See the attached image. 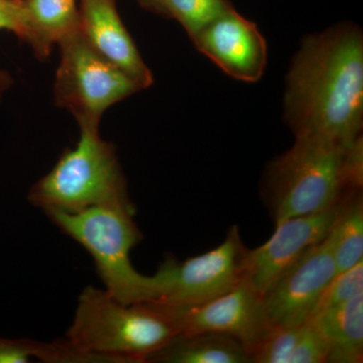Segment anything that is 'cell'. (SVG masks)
<instances>
[{"mask_svg":"<svg viewBox=\"0 0 363 363\" xmlns=\"http://www.w3.org/2000/svg\"><path fill=\"white\" fill-rule=\"evenodd\" d=\"M284 117L295 138L348 145L362 136L359 26L341 23L303 40L286 73Z\"/></svg>","mask_w":363,"mask_h":363,"instance_id":"1","label":"cell"},{"mask_svg":"<svg viewBox=\"0 0 363 363\" xmlns=\"http://www.w3.org/2000/svg\"><path fill=\"white\" fill-rule=\"evenodd\" d=\"M352 143L295 138L290 150L272 160L264 193L274 225L325 211L335 206L346 191L362 189L363 157Z\"/></svg>","mask_w":363,"mask_h":363,"instance_id":"2","label":"cell"},{"mask_svg":"<svg viewBox=\"0 0 363 363\" xmlns=\"http://www.w3.org/2000/svg\"><path fill=\"white\" fill-rule=\"evenodd\" d=\"M180 335L171 313L157 303L125 305L104 289L86 286L66 339L105 363H142Z\"/></svg>","mask_w":363,"mask_h":363,"instance_id":"3","label":"cell"},{"mask_svg":"<svg viewBox=\"0 0 363 363\" xmlns=\"http://www.w3.org/2000/svg\"><path fill=\"white\" fill-rule=\"evenodd\" d=\"M62 233L90 253L107 293L123 304L154 302L159 297L156 274L145 276L131 264V250L142 240L135 205H97L81 211L45 210Z\"/></svg>","mask_w":363,"mask_h":363,"instance_id":"4","label":"cell"},{"mask_svg":"<svg viewBox=\"0 0 363 363\" xmlns=\"http://www.w3.org/2000/svg\"><path fill=\"white\" fill-rule=\"evenodd\" d=\"M28 201L45 210L75 212L104 204L133 205L116 147L99 128L80 126V138L28 192Z\"/></svg>","mask_w":363,"mask_h":363,"instance_id":"5","label":"cell"},{"mask_svg":"<svg viewBox=\"0 0 363 363\" xmlns=\"http://www.w3.org/2000/svg\"><path fill=\"white\" fill-rule=\"evenodd\" d=\"M58 45L61 60L55 101L73 114L79 126L99 128L109 107L142 90L130 76L95 51L80 30Z\"/></svg>","mask_w":363,"mask_h":363,"instance_id":"6","label":"cell"},{"mask_svg":"<svg viewBox=\"0 0 363 363\" xmlns=\"http://www.w3.org/2000/svg\"><path fill=\"white\" fill-rule=\"evenodd\" d=\"M245 250L240 230L233 226L223 242L209 252L182 262L167 259L156 274L160 292L152 303L191 307L229 292L243 281Z\"/></svg>","mask_w":363,"mask_h":363,"instance_id":"7","label":"cell"},{"mask_svg":"<svg viewBox=\"0 0 363 363\" xmlns=\"http://www.w3.org/2000/svg\"><path fill=\"white\" fill-rule=\"evenodd\" d=\"M336 272L333 247L327 234L262 296V311L267 326L271 328L305 323Z\"/></svg>","mask_w":363,"mask_h":363,"instance_id":"8","label":"cell"},{"mask_svg":"<svg viewBox=\"0 0 363 363\" xmlns=\"http://www.w3.org/2000/svg\"><path fill=\"white\" fill-rule=\"evenodd\" d=\"M338 204V203H337ZM337 204L325 211L286 219L260 247L243 253V279L260 297L309 248L324 240L330 230Z\"/></svg>","mask_w":363,"mask_h":363,"instance_id":"9","label":"cell"},{"mask_svg":"<svg viewBox=\"0 0 363 363\" xmlns=\"http://www.w3.org/2000/svg\"><path fill=\"white\" fill-rule=\"evenodd\" d=\"M164 306V305H162ZM178 325L180 335L218 333L240 340L248 353L269 330L262 297L243 279L219 297L191 307L164 306Z\"/></svg>","mask_w":363,"mask_h":363,"instance_id":"10","label":"cell"},{"mask_svg":"<svg viewBox=\"0 0 363 363\" xmlns=\"http://www.w3.org/2000/svg\"><path fill=\"white\" fill-rule=\"evenodd\" d=\"M192 42L229 77L255 83L264 76L267 63L266 40L257 25L235 9L203 28Z\"/></svg>","mask_w":363,"mask_h":363,"instance_id":"11","label":"cell"},{"mask_svg":"<svg viewBox=\"0 0 363 363\" xmlns=\"http://www.w3.org/2000/svg\"><path fill=\"white\" fill-rule=\"evenodd\" d=\"M79 30L91 47L142 88L154 82L152 72L117 11L116 0H79Z\"/></svg>","mask_w":363,"mask_h":363,"instance_id":"12","label":"cell"},{"mask_svg":"<svg viewBox=\"0 0 363 363\" xmlns=\"http://www.w3.org/2000/svg\"><path fill=\"white\" fill-rule=\"evenodd\" d=\"M25 14L23 40L35 56L47 59L55 45L79 30L78 0H21Z\"/></svg>","mask_w":363,"mask_h":363,"instance_id":"13","label":"cell"},{"mask_svg":"<svg viewBox=\"0 0 363 363\" xmlns=\"http://www.w3.org/2000/svg\"><path fill=\"white\" fill-rule=\"evenodd\" d=\"M309 319L326 339V362L362 363L363 359V293L345 304Z\"/></svg>","mask_w":363,"mask_h":363,"instance_id":"14","label":"cell"},{"mask_svg":"<svg viewBox=\"0 0 363 363\" xmlns=\"http://www.w3.org/2000/svg\"><path fill=\"white\" fill-rule=\"evenodd\" d=\"M147 362L157 363H248L250 353L233 336L218 333L178 335Z\"/></svg>","mask_w":363,"mask_h":363,"instance_id":"15","label":"cell"},{"mask_svg":"<svg viewBox=\"0 0 363 363\" xmlns=\"http://www.w3.org/2000/svg\"><path fill=\"white\" fill-rule=\"evenodd\" d=\"M329 238L335 257L336 274L363 259V200L362 189L348 190L337 204Z\"/></svg>","mask_w":363,"mask_h":363,"instance_id":"16","label":"cell"},{"mask_svg":"<svg viewBox=\"0 0 363 363\" xmlns=\"http://www.w3.org/2000/svg\"><path fill=\"white\" fill-rule=\"evenodd\" d=\"M85 363L82 351L65 340L40 342L30 338L0 336V363Z\"/></svg>","mask_w":363,"mask_h":363,"instance_id":"17","label":"cell"},{"mask_svg":"<svg viewBox=\"0 0 363 363\" xmlns=\"http://www.w3.org/2000/svg\"><path fill=\"white\" fill-rule=\"evenodd\" d=\"M234 9L230 0H162V16L178 21L194 39L203 28Z\"/></svg>","mask_w":363,"mask_h":363,"instance_id":"18","label":"cell"},{"mask_svg":"<svg viewBox=\"0 0 363 363\" xmlns=\"http://www.w3.org/2000/svg\"><path fill=\"white\" fill-rule=\"evenodd\" d=\"M301 326L271 327L250 351V362L289 363Z\"/></svg>","mask_w":363,"mask_h":363,"instance_id":"19","label":"cell"},{"mask_svg":"<svg viewBox=\"0 0 363 363\" xmlns=\"http://www.w3.org/2000/svg\"><path fill=\"white\" fill-rule=\"evenodd\" d=\"M363 293V262L336 274L324 289L311 316L337 308ZM310 316V317H311Z\"/></svg>","mask_w":363,"mask_h":363,"instance_id":"20","label":"cell"},{"mask_svg":"<svg viewBox=\"0 0 363 363\" xmlns=\"http://www.w3.org/2000/svg\"><path fill=\"white\" fill-rule=\"evenodd\" d=\"M327 352L328 348L323 333L312 319H308L301 326L289 363H324Z\"/></svg>","mask_w":363,"mask_h":363,"instance_id":"21","label":"cell"},{"mask_svg":"<svg viewBox=\"0 0 363 363\" xmlns=\"http://www.w3.org/2000/svg\"><path fill=\"white\" fill-rule=\"evenodd\" d=\"M0 30H11L20 39L25 33V14L21 0H0ZM9 79L0 73V93L9 85Z\"/></svg>","mask_w":363,"mask_h":363,"instance_id":"22","label":"cell"},{"mask_svg":"<svg viewBox=\"0 0 363 363\" xmlns=\"http://www.w3.org/2000/svg\"><path fill=\"white\" fill-rule=\"evenodd\" d=\"M140 6L147 9V11H155L157 13H162V0H138Z\"/></svg>","mask_w":363,"mask_h":363,"instance_id":"23","label":"cell"}]
</instances>
